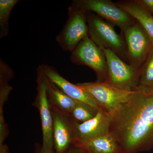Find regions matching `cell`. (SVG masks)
<instances>
[{
	"mask_svg": "<svg viewBox=\"0 0 153 153\" xmlns=\"http://www.w3.org/2000/svg\"><path fill=\"white\" fill-rule=\"evenodd\" d=\"M110 114L109 132L123 153L153 149V89L137 88Z\"/></svg>",
	"mask_w": 153,
	"mask_h": 153,
	"instance_id": "6da1fadb",
	"label": "cell"
},
{
	"mask_svg": "<svg viewBox=\"0 0 153 153\" xmlns=\"http://www.w3.org/2000/svg\"><path fill=\"white\" fill-rule=\"evenodd\" d=\"M88 36L101 49H109L122 60L128 63L125 43L121 34H118L114 26L90 12H86Z\"/></svg>",
	"mask_w": 153,
	"mask_h": 153,
	"instance_id": "7a4b0ae2",
	"label": "cell"
},
{
	"mask_svg": "<svg viewBox=\"0 0 153 153\" xmlns=\"http://www.w3.org/2000/svg\"><path fill=\"white\" fill-rule=\"evenodd\" d=\"M121 33L125 43L128 64L139 70L152 49V41L136 20Z\"/></svg>",
	"mask_w": 153,
	"mask_h": 153,
	"instance_id": "3957f363",
	"label": "cell"
},
{
	"mask_svg": "<svg viewBox=\"0 0 153 153\" xmlns=\"http://www.w3.org/2000/svg\"><path fill=\"white\" fill-rule=\"evenodd\" d=\"M71 63L84 65L95 72L97 82H104L108 75L107 63L103 50L88 36L71 52Z\"/></svg>",
	"mask_w": 153,
	"mask_h": 153,
	"instance_id": "277c9868",
	"label": "cell"
},
{
	"mask_svg": "<svg viewBox=\"0 0 153 153\" xmlns=\"http://www.w3.org/2000/svg\"><path fill=\"white\" fill-rule=\"evenodd\" d=\"M68 19L56 40L63 51L72 52L82 39L88 36L86 12L72 4Z\"/></svg>",
	"mask_w": 153,
	"mask_h": 153,
	"instance_id": "5b68a950",
	"label": "cell"
},
{
	"mask_svg": "<svg viewBox=\"0 0 153 153\" xmlns=\"http://www.w3.org/2000/svg\"><path fill=\"white\" fill-rule=\"evenodd\" d=\"M95 102L100 108L111 113L127 101L132 91L122 90L104 82L76 83Z\"/></svg>",
	"mask_w": 153,
	"mask_h": 153,
	"instance_id": "8992f818",
	"label": "cell"
},
{
	"mask_svg": "<svg viewBox=\"0 0 153 153\" xmlns=\"http://www.w3.org/2000/svg\"><path fill=\"white\" fill-rule=\"evenodd\" d=\"M107 63L105 81L122 90L132 91L138 85L139 70L126 63L109 49H102Z\"/></svg>",
	"mask_w": 153,
	"mask_h": 153,
	"instance_id": "52a82bcc",
	"label": "cell"
},
{
	"mask_svg": "<svg viewBox=\"0 0 153 153\" xmlns=\"http://www.w3.org/2000/svg\"><path fill=\"white\" fill-rule=\"evenodd\" d=\"M72 4L85 12L96 14L114 27H119L121 31L135 21L116 3L110 0H74Z\"/></svg>",
	"mask_w": 153,
	"mask_h": 153,
	"instance_id": "ba28073f",
	"label": "cell"
},
{
	"mask_svg": "<svg viewBox=\"0 0 153 153\" xmlns=\"http://www.w3.org/2000/svg\"><path fill=\"white\" fill-rule=\"evenodd\" d=\"M37 94L34 105L39 111L42 128L43 143L44 150H54L52 135L53 119L51 108L47 100V77L39 69H37Z\"/></svg>",
	"mask_w": 153,
	"mask_h": 153,
	"instance_id": "9c48e42d",
	"label": "cell"
},
{
	"mask_svg": "<svg viewBox=\"0 0 153 153\" xmlns=\"http://www.w3.org/2000/svg\"><path fill=\"white\" fill-rule=\"evenodd\" d=\"M51 110L54 151L56 153H66L75 143L76 122L70 116L53 108Z\"/></svg>",
	"mask_w": 153,
	"mask_h": 153,
	"instance_id": "30bf717a",
	"label": "cell"
},
{
	"mask_svg": "<svg viewBox=\"0 0 153 153\" xmlns=\"http://www.w3.org/2000/svg\"><path fill=\"white\" fill-rule=\"evenodd\" d=\"M38 68L49 81L66 95L76 101L87 103L97 109H100L98 105L84 90L76 84H73L64 78L54 67L43 64Z\"/></svg>",
	"mask_w": 153,
	"mask_h": 153,
	"instance_id": "8fae6325",
	"label": "cell"
},
{
	"mask_svg": "<svg viewBox=\"0 0 153 153\" xmlns=\"http://www.w3.org/2000/svg\"><path fill=\"white\" fill-rule=\"evenodd\" d=\"M111 120L110 113L100 108L93 118L82 123H76L75 144L108 132Z\"/></svg>",
	"mask_w": 153,
	"mask_h": 153,
	"instance_id": "7c38bea8",
	"label": "cell"
},
{
	"mask_svg": "<svg viewBox=\"0 0 153 153\" xmlns=\"http://www.w3.org/2000/svg\"><path fill=\"white\" fill-rule=\"evenodd\" d=\"M116 3L141 26L153 43V16L139 0H125Z\"/></svg>",
	"mask_w": 153,
	"mask_h": 153,
	"instance_id": "4fadbf2b",
	"label": "cell"
},
{
	"mask_svg": "<svg viewBox=\"0 0 153 153\" xmlns=\"http://www.w3.org/2000/svg\"><path fill=\"white\" fill-rule=\"evenodd\" d=\"M74 145L81 147L86 153H123L109 132Z\"/></svg>",
	"mask_w": 153,
	"mask_h": 153,
	"instance_id": "5bb4252c",
	"label": "cell"
},
{
	"mask_svg": "<svg viewBox=\"0 0 153 153\" xmlns=\"http://www.w3.org/2000/svg\"><path fill=\"white\" fill-rule=\"evenodd\" d=\"M47 94L50 108L68 115L78 102L62 92L47 77Z\"/></svg>",
	"mask_w": 153,
	"mask_h": 153,
	"instance_id": "9a60e30c",
	"label": "cell"
},
{
	"mask_svg": "<svg viewBox=\"0 0 153 153\" xmlns=\"http://www.w3.org/2000/svg\"><path fill=\"white\" fill-rule=\"evenodd\" d=\"M139 88L153 89V47L139 70Z\"/></svg>",
	"mask_w": 153,
	"mask_h": 153,
	"instance_id": "2e32d148",
	"label": "cell"
},
{
	"mask_svg": "<svg viewBox=\"0 0 153 153\" xmlns=\"http://www.w3.org/2000/svg\"><path fill=\"white\" fill-rule=\"evenodd\" d=\"M98 110L90 105L78 101L69 116L74 122L81 123L93 118Z\"/></svg>",
	"mask_w": 153,
	"mask_h": 153,
	"instance_id": "e0dca14e",
	"label": "cell"
},
{
	"mask_svg": "<svg viewBox=\"0 0 153 153\" xmlns=\"http://www.w3.org/2000/svg\"><path fill=\"white\" fill-rule=\"evenodd\" d=\"M19 0L0 1V38L6 37L9 34V19L11 11Z\"/></svg>",
	"mask_w": 153,
	"mask_h": 153,
	"instance_id": "ac0fdd59",
	"label": "cell"
},
{
	"mask_svg": "<svg viewBox=\"0 0 153 153\" xmlns=\"http://www.w3.org/2000/svg\"><path fill=\"white\" fill-rule=\"evenodd\" d=\"M13 76V70L2 59L0 60V100L6 101L12 88L9 81Z\"/></svg>",
	"mask_w": 153,
	"mask_h": 153,
	"instance_id": "d6986e66",
	"label": "cell"
},
{
	"mask_svg": "<svg viewBox=\"0 0 153 153\" xmlns=\"http://www.w3.org/2000/svg\"><path fill=\"white\" fill-rule=\"evenodd\" d=\"M8 134V130L3 116V112H0V145L3 144Z\"/></svg>",
	"mask_w": 153,
	"mask_h": 153,
	"instance_id": "ffe728a7",
	"label": "cell"
},
{
	"mask_svg": "<svg viewBox=\"0 0 153 153\" xmlns=\"http://www.w3.org/2000/svg\"><path fill=\"white\" fill-rule=\"evenodd\" d=\"M143 6L151 14H153V0H139Z\"/></svg>",
	"mask_w": 153,
	"mask_h": 153,
	"instance_id": "44dd1931",
	"label": "cell"
},
{
	"mask_svg": "<svg viewBox=\"0 0 153 153\" xmlns=\"http://www.w3.org/2000/svg\"><path fill=\"white\" fill-rule=\"evenodd\" d=\"M66 153H86L82 148L77 145H74Z\"/></svg>",
	"mask_w": 153,
	"mask_h": 153,
	"instance_id": "7402d4cb",
	"label": "cell"
},
{
	"mask_svg": "<svg viewBox=\"0 0 153 153\" xmlns=\"http://www.w3.org/2000/svg\"><path fill=\"white\" fill-rule=\"evenodd\" d=\"M0 153H10L8 147L7 145L4 144L0 145Z\"/></svg>",
	"mask_w": 153,
	"mask_h": 153,
	"instance_id": "603a6c76",
	"label": "cell"
},
{
	"mask_svg": "<svg viewBox=\"0 0 153 153\" xmlns=\"http://www.w3.org/2000/svg\"><path fill=\"white\" fill-rule=\"evenodd\" d=\"M38 153H56V152H55V151L54 150L52 151L44 150L41 147V148L39 149V151H38Z\"/></svg>",
	"mask_w": 153,
	"mask_h": 153,
	"instance_id": "cb8c5ba5",
	"label": "cell"
},
{
	"mask_svg": "<svg viewBox=\"0 0 153 153\" xmlns=\"http://www.w3.org/2000/svg\"></svg>",
	"mask_w": 153,
	"mask_h": 153,
	"instance_id": "d4e9b609",
	"label": "cell"
}]
</instances>
